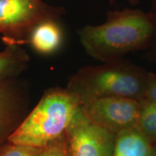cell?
I'll list each match as a JSON object with an SVG mask.
<instances>
[{
    "label": "cell",
    "mask_w": 156,
    "mask_h": 156,
    "mask_svg": "<svg viewBox=\"0 0 156 156\" xmlns=\"http://www.w3.org/2000/svg\"><path fill=\"white\" fill-rule=\"evenodd\" d=\"M77 34L87 55L101 62H110L147 50L156 37V16L151 10L129 7L108 10L104 23L87 25Z\"/></svg>",
    "instance_id": "1"
},
{
    "label": "cell",
    "mask_w": 156,
    "mask_h": 156,
    "mask_svg": "<svg viewBox=\"0 0 156 156\" xmlns=\"http://www.w3.org/2000/svg\"><path fill=\"white\" fill-rule=\"evenodd\" d=\"M150 73L125 58L87 66L70 76L67 87L82 105L107 97L145 98Z\"/></svg>",
    "instance_id": "2"
},
{
    "label": "cell",
    "mask_w": 156,
    "mask_h": 156,
    "mask_svg": "<svg viewBox=\"0 0 156 156\" xmlns=\"http://www.w3.org/2000/svg\"><path fill=\"white\" fill-rule=\"evenodd\" d=\"M82 106L80 99L67 87L46 90L38 104L7 141L29 147H44L64 133Z\"/></svg>",
    "instance_id": "3"
},
{
    "label": "cell",
    "mask_w": 156,
    "mask_h": 156,
    "mask_svg": "<svg viewBox=\"0 0 156 156\" xmlns=\"http://www.w3.org/2000/svg\"><path fill=\"white\" fill-rule=\"evenodd\" d=\"M65 14L64 7L44 0H0V34L7 45H22L36 25Z\"/></svg>",
    "instance_id": "4"
},
{
    "label": "cell",
    "mask_w": 156,
    "mask_h": 156,
    "mask_svg": "<svg viewBox=\"0 0 156 156\" xmlns=\"http://www.w3.org/2000/svg\"><path fill=\"white\" fill-rule=\"evenodd\" d=\"M140 108V101L119 96L103 98L82 106L91 122L114 134L137 126Z\"/></svg>",
    "instance_id": "5"
},
{
    "label": "cell",
    "mask_w": 156,
    "mask_h": 156,
    "mask_svg": "<svg viewBox=\"0 0 156 156\" xmlns=\"http://www.w3.org/2000/svg\"><path fill=\"white\" fill-rule=\"evenodd\" d=\"M69 156H112L116 134L95 125L82 106L65 130Z\"/></svg>",
    "instance_id": "6"
},
{
    "label": "cell",
    "mask_w": 156,
    "mask_h": 156,
    "mask_svg": "<svg viewBox=\"0 0 156 156\" xmlns=\"http://www.w3.org/2000/svg\"><path fill=\"white\" fill-rule=\"evenodd\" d=\"M29 101L28 89L17 78L0 83V146L29 114Z\"/></svg>",
    "instance_id": "7"
},
{
    "label": "cell",
    "mask_w": 156,
    "mask_h": 156,
    "mask_svg": "<svg viewBox=\"0 0 156 156\" xmlns=\"http://www.w3.org/2000/svg\"><path fill=\"white\" fill-rule=\"evenodd\" d=\"M156 141L137 126L122 130L115 136L112 156H151Z\"/></svg>",
    "instance_id": "8"
},
{
    "label": "cell",
    "mask_w": 156,
    "mask_h": 156,
    "mask_svg": "<svg viewBox=\"0 0 156 156\" xmlns=\"http://www.w3.org/2000/svg\"><path fill=\"white\" fill-rule=\"evenodd\" d=\"M58 20H47L33 29L25 43L30 44L36 52L48 55L56 52L63 42V31Z\"/></svg>",
    "instance_id": "9"
},
{
    "label": "cell",
    "mask_w": 156,
    "mask_h": 156,
    "mask_svg": "<svg viewBox=\"0 0 156 156\" xmlns=\"http://www.w3.org/2000/svg\"><path fill=\"white\" fill-rule=\"evenodd\" d=\"M30 56L21 45L9 44L0 51V83L16 79L28 67Z\"/></svg>",
    "instance_id": "10"
},
{
    "label": "cell",
    "mask_w": 156,
    "mask_h": 156,
    "mask_svg": "<svg viewBox=\"0 0 156 156\" xmlns=\"http://www.w3.org/2000/svg\"><path fill=\"white\" fill-rule=\"evenodd\" d=\"M140 101L141 108L137 127L156 141V103L145 98Z\"/></svg>",
    "instance_id": "11"
},
{
    "label": "cell",
    "mask_w": 156,
    "mask_h": 156,
    "mask_svg": "<svg viewBox=\"0 0 156 156\" xmlns=\"http://www.w3.org/2000/svg\"><path fill=\"white\" fill-rule=\"evenodd\" d=\"M41 150L7 141L0 146V156H39Z\"/></svg>",
    "instance_id": "12"
},
{
    "label": "cell",
    "mask_w": 156,
    "mask_h": 156,
    "mask_svg": "<svg viewBox=\"0 0 156 156\" xmlns=\"http://www.w3.org/2000/svg\"><path fill=\"white\" fill-rule=\"evenodd\" d=\"M39 156H69L65 132L43 147Z\"/></svg>",
    "instance_id": "13"
},
{
    "label": "cell",
    "mask_w": 156,
    "mask_h": 156,
    "mask_svg": "<svg viewBox=\"0 0 156 156\" xmlns=\"http://www.w3.org/2000/svg\"><path fill=\"white\" fill-rule=\"evenodd\" d=\"M145 98L156 103V74L155 73H150L149 83Z\"/></svg>",
    "instance_id": "14"
},
{
    "label": "cell",
    "mask_w": 156,
    "mask_h": 156,
    "mask_svg": "<svg viewBox=\"0 0 156 156\" xmlns=\"http://www.w3.org/2000/svg\"><path fill=\"white\" fill-rule=\"evenodd\" d=\"M145 58L148 61L156 63V37L147 50H146Z\"/></svg>",
    "instance_id": "15"
},
{
    "label": "cell",
    "mask_w": 156,
    "mask_h": 156,
    "mask_svg": "<svg viewBox=\"0 0 156 156\" xmlns=\"http://www.w3.org/2000/svg\"><path fill=\"white\" fill-rule=\"evenodd\" d=\"M108 1L109 2V3H110L111 5H114L115 3V0H108ZM127 1L129 2L130 5L133 6L138 5V3H139V0H127Z\"/></svg>",
    "instance_id": "16"
},
{
    "label": "cell",
    "mask_w": 156,
    "mask_h": 156,
    "mask_svg": "<svg viewBox=\"0 0 156 156\" xmlns=\"http://www.w3.org/2000/svg\"><path fill=\"white\" fill-rule=\"evenodd\" d=\"M151 4H152V8L151 10L153 12L156 16V0H151Z\"/></svg>",
    "instance_id": "17"
},
{
    "label": "cell",
    "mask_w": 156,
    "mask_h": 156,
    "mask_svg": "<svg viewBox=\"0 0 156 156\" xmlns=\"http://www.w3.org/2000/svg\"><path fill=\"white\" fill-rule=\"evenodd\" d=\"M151 156H156V145H155V148H154L153 153H152Z\"/></svg>",
    "instance_id": "18"
}]
</instances>
